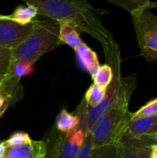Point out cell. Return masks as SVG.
Returning <instances> with one entry per match:
<instances>
[{
	"label": "cell",
	"mask_w": 157,
	"mask_h": 158,
	"mask_svg": "<svg viewBox=\"0 0 157 158\" xmlns=\"http://www.w3.org/2000/svg\"><path fill=\"white\" fill-rule=\"evenodd\" d=\"M37 8L38 14L58 22L73 23L80 31L95 38L104 49L114 41L113 34L103 23L106 9L94 7L88 0H22Z\"/></svg>",
	"instance_id": "obj_1"
},
{
	"label": "cell",
	"mask_w": 157,
	"mask_h": 158,
	"mask_svg": "<svg viewBox=\"0 0 157 158\" xmlns=\"http://www.w3.org/2000/svg\"><path fill=\"white\" fill-rule=\"evenodd\" d=\"M136 86L133 76L121 78L119 93L113 106L96 122L91 132L93 149L102 146H117L124 137L130 121L129 103Z\"/></svg>",
	"instance_id": "obj_2"
},
{
	"label": "cell",
	"mask_w": 157,
	"mask_h": 158,
	"mask_svg": "<svg viewBox=\"0 0 157 158\" xmlns=\"http://www.w3.org/2000/svg\"><path fill=\"white\" fill-rule=\"evenodd\" d=\"M61 44L58 21L48 18L33 19L29 35L12 48V61L24 60L34 64L41 56Z\"/></svg>",
	"instance_id": "obj_3"
},
{
	"label": "cell",
	"mask_w": 157,
	"mask_h": 158,
	"mask_svg": "<svg viewBox=\"0 0 157 158\" xmlns=\"http://www.w3.org/2000/svg\"><path fill=\"white\" fill-rule=\"evenodd\" d=\"M141 56L149 62L157 59V17L148 6L130 12Z\"/></svg>",
	"instance_id": "obj_4"
},
{
	"label": "cell",
	"mask_w": 157,
	"mask_h": 158,
	"mask_svg": "<svg viewBox=\"0 0 157 158\" xmlns=\"http://www.w3.org/2000/svg\"><path fill=\"white\" fill-rule=\"evenodd\" d=\"M86 113L87 105L85 100H82L78 106L76 114L81 118L80 126L78 129L64 135L58 153V158H77L85 140V132L87 131Z\"/></svg>",
	"instance_id": "obj_5"
},
{
	"label": "cell",
	"mask_w": 157,
	"mask_h": 158,
	"mask_svg": "<svg viewBox=\"0 0 157 158\" xmlns=\"http://www.w3.org/2000/svg\"><path fill=\"white\" fill-rule=\"evenodd\" d=\"M31 27L32 21L27 25H20L0 19V47L14 48L29 35Z\"/></svg>",
	"instance_id": "obj_6"
},
{
	"label": "cell",
	"mask_w": 157,
	"mask_h": 158,
	"mask_svg": "<svg viewBox=\"0 0 157 158\" xmlns=\"http://www.w3.org/2000/svg\"><path fill=\"white\" fill-rule=\"evenodd\" d=\"M155 141L124 136L117 145V158H150Z\"/></svg>",
	"instance_id": "obj_7"
},
{
	"label": "cell",
	"mask_w": 157,
	"mask_h": 158,
	"mask_svg": "<svg viewBox=\"0 0 157 158\" xmlns=\"http://www.w3.org/2000/svg\"><path fill=\"white\" fill-rule=\"evenodd\" d=\"M124 136L135 139L157 140V117L130 120Z\"/></svg>",
	"instance_id": "obj_8"
},
{
	"label": "cell",
	"mask_w": 157,
	"mask_h": 158,
	"mask_svg": "<svg viewBox=\"0 0 157 158\" xmlns=\"http://www.w3.org/2000/svg\"><path fill=\"white\" fill-rule=\"evenodd\" d=\"M45 154V142L32 140L27 144L6 148L2 158H44Z\"/></svg>",
	"instance_id": "obj_9"
},
{
	"label": "cell",
	"mask_w": 157,
	"mask_h": 158,
	"mask_svg": "<svg viewBox=\"0 0 157 158\" xmlns=\"http://www.w3.org/2000/svg\"><path fill=\"white\" fill-rule=\"evenodd\" d=\"M75 52L81 66L93 77L100 67L99 59L96 53L92 48H90L84 42H82L75 49Z\"/></svg>",
	"instance_id": "obj_10"
},
{
	"label": "cell",
	"mask_w": 157,
	"mask_h": 158,
	"mask_svg": "<svg viewBox=\"0 0 157 158\" xmlns=\"http://www.w3.org/2000/svg\"><path fill=\"white\" fill-rule=\"evenodd\" d=\"M59 40L61 44L69 45L72 49H76L83 41L80 35V30L71 22H59Z\"/></svg>",
	"instance_id": "obj_11"
},
{
	"label": "cell",
	"mask_w": 157,
	"mask_h": 158,
	"mask_svg": "<svg viewBox=\"0 0 157 158\" xmlns=\"http://www.w3.org/2000/svg\"><path fill=\"white\" fill-rule=\"evenodd\" d=\"M37 15H38L37 8L32 5H27L25 6H18L13 11L12 14H8V15L0 14V19L14 21L20 25H27L31 23Z\"/></svg>",
	"instance_id": "obj_12"
},
{
	"label": "cell",
	"mask_w": 157,
	"mask_h": 158,
	"mask_svg": "<svg viewBox=\"0 0 157 158\" xmlns=\"http://www.w3.org/2000/svg\"><path fill=\"white\" fill-rule=\"evenodd\" d=\"M81 118L78 115L69 113L66 108H63L56 118L55 127L62 134H67L79 128Z\"/></svg>",
	"instance_id": "obj_13"
},
{
	"label": "cell",
	"mask_w": 157,
	"mask_h": 158,
	"mask_svg": "<svg viewBox=\"0 0 157 158\" xmlns=\"http://www.w3.org/2000/svg\"><path fill=\"white\" fill-rule=\"evenodd\" d=\"M64 134L59 132L56 127L51 128L45 134L43 141L46 144V154L44 158H58L60 145Z\"/></svg>",
	"instance_id": "obj_14"
},
{
	"label": "cell",
	"mask_w": 157,
	"mask_h": 158,
	"mask_svg": "<svg viewBox=\"0 0 157 158\" xmlns=\"http://www.w3.org/2000/svg\"><path fill=\"white\" fill-rule=\"evenodd\" d=\"M33 70V64L24 60H13L9 66L6 75L21 80L22 77L31 74Z\"/></svg>",
	"instance_id": "obj_15"
},
{
	"label": "cell",
	"mask_w": 157,
	"mask_h": 158,
	"mask_svg": "<svg viewBox=\"0 0 157 158\" xmlns=\"http://www.w3.org/2000/svg\"><path fill=\"white\" fill-rule=\"evenodd\" d=\"M113 76L112 68L108 64H104L100 65L96 73L92 78L94 84L106 89L113 80Z\"/></svg>",
	"instance_id": "obj_16"
},
{
	"label": "cell",
	"mask_w": 157,
	"mask_h": 158,
	"mask_svg": "<svg viewBox=\"0 0 157 158\" xmlns=\"http://www.w3.org/2000/svg\"><path fill=\"white\" fill-rule=\"evenodd\" d=\"M106 94V89L100 87L96 84H92L85 94L84 100L86 102L87 106L94 107L98 106L105 98Z\"/></svg>",
	"instance_id": "obj_17"
},
{
	"label": "cell",
	"mask_w": 157,
	"mask_h": 158,
	"mask_svg": "<svg viewBox=\"0 0 157 158\" xmlns=\"http://www.w3.org/2000/svg\"><path fill=\"white\" fill-rule=\"evenodd\" d=\"M111 4H114L118 6L124 8L130 13L145 6L150 5L151 0H105Z\"/></svg>",
	"instance_id": "obj_18"
},
{
	"label": "cell",
	"mask_w": 157,
	"mask_h": 158,
	"mask_svg": "<svg viewBox=\"0 0 157 158\" xmlns=\"http://www.w3.org/2000/svg\"><path fill=\"white\" fill-rule=\"evenodd\" d=\"M151 117H157V98L147 103L135 113H131L130 120Z\"/></svg>",
	"instance_id": "obj_19"
},
{
	"label": "cell",
	"mask_w": 157,
	"mask_h": 158,
	"mask_svg": "<svg viewBox=\"0 0 157 158\" xmlns=\"http://www.w3.org/2000/svg\"><path fill=\"white\" fill-rule=\"evenodd\" d=\"M31 142L32 140L31 139L28 133L23 132V131H17L11 134L10 137L5 141V144H6V147L8 148V147H15V146L27 144Z\"/></svg>",
	"instance_id": "obj_20"
},
{
	"label": "cell",
	"mask_w": 157,
	"mask_h": 158,
	"mask_svg": "<svg viewBox=\"0 0 157 158\" xmlns=\"http://www.w3.org/2000/svg\"><path fill=\"white\" fill-rule=\"evenodd\" d=\"M118 148L115 145L102 146L93 149L91 158H117Z\"/></svg>",
	"instance_id": "obj_21"
},
{
	"label": "cell",
	"mask_w": 157,
	"mask_h": 158,
	"mask_svg": "<svg viewBox=\"0 0 157 158\" xmlns=\"http://www.w3.org/2000/svg\"><path fill=\"white\" fill-rule=\"evenodd\" d=\"M12 62V49L0 47V75H6Z\"/></svg>",
	"instance_id": "obj_22"
},
{
	"label": "cell",
	"mask_w": 157,
	"mask_h": 158,
	"mask_svg": "<svg viewBox=\"0 0 157 158\" xmlns=\"http://www.w3.org/2000/svg\"><path fill=\"white\" fill-rule=\"evenodd\" d=\"M92 151H93V143H92L91 132L86 131L84 143L80 150V153H79L77 158H91Z\"/></svg>",
	"instance_id": "obj_23"
},
{
	"label": "cell",
	"mask_w": 157,
	"mask_h": 158,
	"mask_svg": "<svg viewBox=\"0 0 157 158\" xmlns=\"http://www.w3.org/2000/svg\"><path fill=\"white\" fill-rule=\"evenodd\" d=\"M150 158H157V150L155 149L154 147L152 148V153H151V156Z\"/></svg>",
	"instance_id": "obj_24"
},
{
	"label": "cell",
	"mask_w": 157,
	"mask_h": 158,
	"mask_svg": "<svg viewBox=\"0 0 157 158\" xmlns=\"http://www.w3.org/2000/svg\"><path fill=\"white\" fill-rule=\"evenodd\" d=\"M149 7L152 9V8H157V1H155V2H150V5H149Z\"/></svg>",
	"instance_id": "obj_25"
},
{
	"label": "cell",
	"mask_w": 157,
	"mask_h": 158,
	"mask_svg": "<svg viewBox=\"0 0 157 158\" xmlns=\"http://www.w3.org/2000/svg\"><path fill=\"white\" fill-rule=\"evenodd\" d=\"M5 79H6V75H0V87L2 86V84H3V82H4V81H5Z\"/></svg>",
	"instance_id": "obj_26"
},
{
	"label": "cell",
	"mask_w": 157,
	"mask_h": 158,
	"mask_svg": "<svg viewBox=\"0 0 157 158\" xmlns=\"http://www.w3.org/2000/svg\"><path fill=\"white\" fill-rule=\"evenodd\" d=\"M153 147H154L155 149H156L157 150V142L155 143V144H154V145H153Z\"/></svg>",
	"instance_id": "obj_27"
}]
</instances>
